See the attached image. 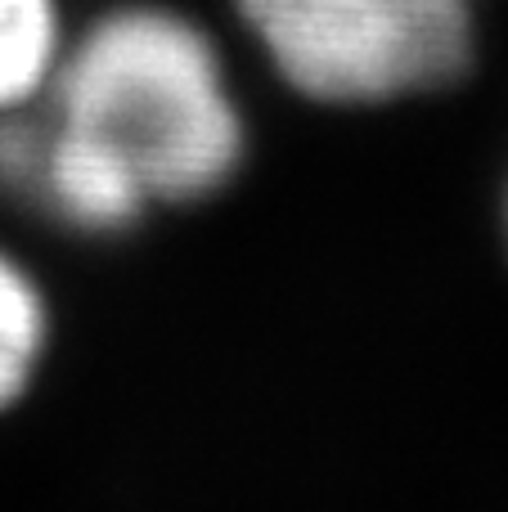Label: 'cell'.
I'll return each mask as SVG.
<instances>
[{"mask_svg":"<svg viewBox=\"0 0 508 512\" xmlns=\"http://www.w3.org/2000/svg\"><path fill=\"white\" fill-rule=\"evenodd\" d=\"M243 131L212 45L185 18L122 9L54 81V122L0 131V176L77 230H122L149 203H194L239 167Z\"/></svg>","mask_w":508,"mask_h":512,"instance_id":"6da1fadb","label":"cell"},{"mask_svg":"<svg viewBox=\"0 0 508 512\" xmlns=\"http://www.w3.org/2000/svg\"><path fill=\"white\" fill-rule=\"evenodd\" d=\"M293 90L324 104H387L459 81L473 14L459 0H239Z\"/></svg>","mask_w":508,"mask_h":512,"instance_id":"7a4b0ae2","label":"cell"},{"mask_svg":"<svg viewBox=\"0 0 508 512\" xmlns=\"http://www.w3.org/2000/svg\"><path fill=\"white\" fill-rule=\"evenodd\" d=\"M459 5H473V0H459Z\"/></svg>","mask_w":508,"mask_h":512,"instance_id":"5b68a950","label":"cell"},{"mask_svg":"<svg viewBox=\"0 0 508 512\" xmlns=\"http://www.w3.org/2000/svg\"><path fill=\"white\" fill-rule=\"evenodd\" d=\"M54 63L50 0H0V113L36 95Z\"/></svg>","mask_w":508,"mask_h":512,"instance_id":"3957f363","label":"cell"},{"mask_svg":"<svg viewBox=\"0 0 508 512\" xmlns=\"http://www.w3.org/2000/svg\"><path fill=\"white\" fill-rule=\"evenodd\" d=\"M45 342V310L32 279L0 256V405L27 387L36 355Z\"/></svg>","mask_w":508,"mask_h":512,"instance_id":"277c9868","label":"cell"}]
</instances>
